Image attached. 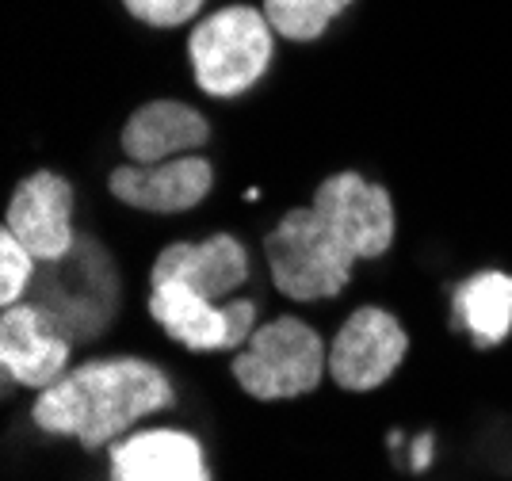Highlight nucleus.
<instances>
[{"mask_svg": "<svg viewBox=\"0 0 512 481\" xmlns=\"http://www.w3.org/2000/svg\"><path fill=\"white\" fill-rule=\"evenodd\" d=\"M172 382L146 359H88L39 390L35 424L54 436H77L85 451L119 440L142 417L172 405Z\"/></svg>", "mask_w": 512, "mask_h": 481, "instance_id": "obj_1", "label": "nucleus"}, {"mask_svg": "<svg viewBox=\"0 0 512 481\" xmlns=\"http://www.w3.org/2000/svg\"><path fill=\"white\" fill-rule=\"evenodd\" d=\"M27 302L77 344V340H100L119 310V275L107 249L96 237L77 233L73 249L58 260H39L35 283L27 291Z\"/></svg>", "mask_w": 512, "mask_h": 481, "instance_id": "obj_2", "label": "nucleus"}, {"mask_svg": "<svg viewBox=\"0 0 512 481\" xmlns=\"http://www.w3.org/2000/svg\"><path fill=\"white\" fill-rule=\"evenodd\" d=\"M188 54H192L195 84L207 96L230 100L249 92L268 73L276 54V27L260 8L230 4L195 27Z\"/></svg>", "mask_w": 512, "mask_h": 481, "instance_id": "obj_3", "label": "nucleus"}, {"mask_svg": "<svg viewBox=\"0 0 512 481\" xmlns=\"http://www.w3.org/2000/svg\"><path fill=\"white\" fill-rule=\"evenodd\" d=\"M268 268L276 287L295 302H321L337 298L352 279L356 252L321 222L314 207L287 210L279 226L264 241Z\"/></svg>", "mask_w": 512, "mask_h": 481, "instance_id": "obj_4", "label": "nucleus"}, {"mask_svg": "<svg viewBox=\"0 0 512 481\" xmlns=\"http://www.w3.org/2000/svg\"><path fill=\"white\" fill-rule=\"evenodd\" d=\"M325 371H329L325 344L299 317H276L260 325L234 359L237 386L260 401L302 398L318 390Z\"/></svg>", "mask_w": 512, "mask_h": 481, "instance_id": "obj_5", "label": "nucleus"}, {"mask_svg": "<svg viewBox=\"0 0 512 481\" xmlns=\"http://www.w3.org/2000/svg\"><path fill=\"white\" fill-rule=\"evenodd\" d=\"M150 314L161 329L192 352H230L249 344L256 321V306L249 298L214 306V298L192 291L184 283H153Z\"/></svg>", "mask_w": 512, "mask_h": 481, "instance_id": "obj_6", "label": "nucleus"}, {"mask_svg": "<svg viewBox=\"0 0 512 481\" xmlns=\"http://www.w3.org/2000/svg\"><path fill=\"white\" fill-rule=\"evenodd\" d=\"M409 336L398 317L379 306H360L329 344V375L344 390H375L402 367Z\"/></svg>", "mask_w": 512, "mask_h": 481, "instance_id": "obj_7", "label": "nucleus"}, {"mask_svg": "<svg viewBox=\"0 0 512 481\" xmlns=\"http://www.w3.org/2000/svg\"><path fill=\"white\" fill-rule=\"evenodd\" d=\"M310 207L321 214V222L341 237L360 260H379L394 245V203L390 191L363 180L360 172H337L329 176Z\"/></svg>", "mask_w": 512, "mask_h": 481, "instance_id": "obj_8", "label": "nucleus"}, {"mask_svg": "<svg viewBox=\"0 0 512 481\" xmlns=\"http://www.w3.org/2000/svg\"><path fill=\"white\" fill-rule=\"evenodd\" d=\"M73 188L58 172L27 176L4 214V230L20 241L35 260H58L73 249Z\"/></svg>", "mask_w": 512, "mask_h": 481, "instance_id": "obj_9", "label": "nucleus"}, {"mask_svg": "<svg viewBox=\"0 0 512 481\" xmlns=\"http://www.w3.org/2000/svg\"><path fill=\"white\" fill-rule=\"evenodd\" d=\"M69 340L46 321L35 302L4 306L0 314V363L4 375H12L23 386L46 390L69 371Z\"/></svg>", "mask_w": 512, "mask_h": 481, "instance_id": "obj_10", "label": "nucleus"}, {"mask_svg": "<svg viewBox=\"0 0 512 481\" xmlns=\"http://www.w3.org/2000/svg\"><path fill=\"white\" fill-rule=\"evenodd\" d=\"M111 195L150 214H180L207 199L214 168L207 157H172L161 165H123L111 172Z\"/></svg>", "mask_w": 512, "mask_h": 481, "instance_id": "obj_11", "label": "nucleus"}, {"mask_svg": "<svg viewBox=\"0 0 512 481\" xmlns=\"http://www.w3.org/2000/svg\"><path fill=\"white\" fill-rule=\"evenodd\" d=\"M245 279H249V256L245 245L230 233H214L199 245L176 241L153 264V283H184L207 298L234 294Z\"/></svg>", "mask_w": 512, "mask_h": 481, "instance_id": "obj_12", "label": "nucleus"}, {"mask_svg": "<svg viewBox=\"0 0 512 481\" xmlns=\"http://www.w3.org/2000/svg\"><path fill=\"white\" fill-rule=\"evenodd\" d=\"M211 142V126L195 107L180 100H153L138 107L123 126V153L134 165H161L195 153Z\"/></svg>", "mask_w": 512, "mask_h": 481, "instance_id": "obj_13", "label": "nucleus"}, {"mask_svg": "<svg viewBox=\"0 0 512 481\" xmlns=\"http://www.w3.org/2000/svg\"><path fill=\"white\" fill-rule=\"evenodd\" d=\"M111 481H211V474L195 436L153 428L111 447Z\"/></svg>", "mask_w": 512, "mask_h": 481, "instance_id": "obj_14", "label": "nucleus"}, {"mask_svg": "<svg viewBox=\"0 0 512 481\" xmlns=\"http://www.w3.org/2000/svg\"><path fill=\"white\" fill-rule=\"evenodd\" d=\"M455 325L470 329L474 344H501L512 333V275H470L455 291Z\"/></svg>", "mask_w": 512, "mask_h": 481, "instance_id": "obj_15", "label": "nucleus"}, {"mask_svg": "<svg viewBox=\"0 0 512 481\" xmlns=\"http://www.w3.org/2000/svg\"><path fill=\"white\" fill-rule=\"evenodd\" d=\"M352 0H264V16L276 35L291 42H310L341 16Z\"/></svg>", "mask_w": 512, "mask_h": 481, "instance_id": "obj_16", "label": "nucleus"}, {"mask_svg": "<svg viewBox=\"0 0 512 481\" xmlns=\"http://www.w3.org/2000/svg\"><path fill=\"white\" fill-rule=\"evenodd\" d=\"M39 272V260L23 249L12 233H0V306H16L27 298Z\"/></svg>", "mask_w": 512, "mask_h": 481, "instance_id": "obj_17", "label": "nucleus"}, {"mask_svg": "<svg viewBox=\"0 0 512 481\" xmlns=\"http://www.w3.org/2000/svg\"><path fill=\"white\" fill-rule=\"evenodd\" d=\"M134 20L150 23V27H180L188 23L207 4V0H123Z\"/></svg>", "mask_w": 512, "mask_h": 481, "instance_id": "obj_18", "label": "nucleus"}, {"mask_svg": "<svg viewBox=\"0 0 512 481\" xmlns=\"http://www.w3.org/2000/svg\"><path fill=\"white\" fill-rule=\"evenodd\" d=\"M428 459H432V436H421V443L413 447V466H417V470H425Z\"/></svg>", "mask_w": 512, "mask_h": 481, "instance_id": "obj_19", "label": "nucleus"}]
</instances>
